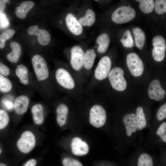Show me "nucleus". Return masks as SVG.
Instances as JSON below:
<instances>
[{
  "label": "nucleus",
  "mask_w": 166,
  "mask_h": 166,
  "mask_svg": "<svg viewBox=\"0 0 166 166\" xmlns=\"http://www.w3.org/2000/svg\"><path fill=\"white\" fill-rule=\"evenodd\" d=\"M136 46L142 50L144 45L145 36L144 31L139 27H137L132 29Z\"/></svg>",
  "instance_id": "5701e85b"
},
{
  "label": "nucleus",
  "mask_w": 166,
  "mask_h": 166,
  "mask_svg": "<svg viewBox=\"0 0 166 166\" xmlns=\"http://www.w3.org/2000/svg\"><path fill=\"white\" fill-rule=\"evenodd\" d=\"M106 117V111L101 105L95 104L90 106L89 118L92 126L97 128L102 127L105 124Z\"/></svg>",
  "instance_id": "20e7f679"
},
{
  "label": "nucleus",
  "mask_w": 166,
  "mask_h": 166,
  "mask_svg": "<svg viewBox=\"0 0 166 166\" xmlns=\"http://www.w3.org/2000/svg\"><path fill=\"white\" fill-rule=\"evenodd\" d=\"M62 164L64 166H83L79 160L71 158H64L62 161Z\"/></svg>",
  "instance_id": "473e14b6"
},
{
  "label": "nucleus",
  "mask_w": 166,
  "mask_h": 166,
  "mask_svg": "<svg viewBox=\"0 0 166 166\" xmlns=\"http://www.w3.org/2000/svg\"><path fill=\"white\" fill-rule=\"evenodd\" d=\"M36 139L34 134L29 131H26L22 133L17 142L18 149L22 153L27 154L34 148Z\"/></svg>",
  "instance_id": "0eeeda50"
},
{
  "label": "nucleus",
  "mask_w": 166,
  "mask_h": 166,
  "mask_svg": "<svg viewBox=\"0 0 166 166\" xmlns=\"http://www.w3.org/2000/svg\"><path fill=\"white\" fill-rule=\"evenodd\" d=\"M29 99L26 95H20L16 98L14 104V108L16 113L22 115L27 111L29 104Z\"/></svg>",
  "instance_id": "f3484780"
},
{
  "label": "nucleus",
  "mask_w": 166,
  "mask_h": 166,
  "mask_svg": "<svg viewBox=\"0 0 166 166\" xmlns=\"http://www.w3.org/2000/svg\"><path fill=\"white\" fill-rule=\"evenodd\" d=\"M156 134L165 142H166V123L163 122L160 126L156 132Z\"/></svg>",
  "instance_id": "72a5a7b5"
},
{
  "label": "nucleus",
  "mask_w": 166,
  "mask_h": 166,
  "mask_svg": "<svg viewBox=\"0 0 166 166\" xmlns=\"http://www.w3.org/2000/svg\"><path fill=\"white\" fill-rule=\"evenodd\" d=\"M156 13L159 14H162L166 12V0H156L154 4Z\"/></svg>",
  "instance_id": "7c9ffc66"
},
{
  "label": "nucleus",
  "mask_w": 166,
  "mask_h": 166,
  "mask_svg": "<svg viewBox=\"0 0 166 166\" xmlns=\"http://www.w3.org/2000/svg\"><path fill=\"white\" fill-rule=\"evenodd\" d=\"M31 62L38 80L41 81L48 80L49 73L45 59L42 56L36 54L33 56Z\"/></svg>",
  "instance_id": "7ed1b4c3"
},
{
  "label": "nucleus",
  "mask_w": 166,
  "mask_h": 166,
  "mask_svg": "<svg viewBox=\"0 0 166 166\" xmlns=\"http://www.w3.org/2000/svg\"><path fill=\"white\" fill-rule=\"evenodd\" d=\"M0 166H7L6 164L0 163Z\"/></svg>",
  "instance_id": "ea45409f"
},
{
  "label": "nucleus",
  "mask_w": 166,
  "mask_h": 166,
  "mask_svg": "<svg viewBox=\"0 0 166 166\" xmlns=\"http://www.w3.org/2000/svg\"><path fill=\"white\" fill-rule=\"evenodd\" d=\"M124 75V71L120 67H115L111 70L107 77L113 89L119 91L125 89L127 83Z\"/></svg>",
  "instance_id": "39448f33"
},
{
  "label": "nucleus",
  "mask_w": 166,
  "mask_h": 166,
  "mask_svg": "<svg viewBox=\"0 0 166 166\" xmlns=\"http://www.w3.org/2000/svg\"><path fill=\"white\" fill-rule=\"evenodd\" d=\"M121 42L125 47L131 48L134 46L133 39L129 30H127L124 32L123 37L121 39Z\"/></svg>",
  "instance_id": "cd10ccee"
},
{
  "label": "nucleus",
  "mask_w": 166,
  "mask_h": 166,
  "mask_svg": "<svg viewBox=\"0 0 166 166\" xmlns=\"http://www.w3.org/2000/svg\"><path fill=\"white\" fill-rule=\"evenodd\" d=\"M28 32L30 35H36L38 42L42 45H46L50 41L51 37L49 33L45 30L39 29L38 26H30L28 28Z\"/></svg>",
  "instance_id": "ddd939ff"
},
{
  "label": "nucleus",
  "mask_w": 166,
  "mask_h": 166,
  "mask_svg": "<svg viewBox=\"0 0 166 166\" xmlns=\"http://www.w3.org/2000/svg\"><path fill=\"white\" fill-rule=\"evenodd\" d=\"M96 57L93 49H90L85 52L82 69V76L84 84L87 83L90 78L91 69Z\"/></svg>",
  "instance_id": "6e6552de"
},
{
  "label": "nucleus",
  "mask_w": 166,
  "mask_h": 166,
  "mask_svg": "<svg viewBox=\"0 0 166 166\" xmlns=\"http://www.w3.org/2000/svg\"><path fill=\"white\" fill-rule=\"evenodd\" d=\"M6 8V3L4 0H0V12H2Z\"/></svg>",
  "instance_id": "58836bf2"
},
{
  "label": "nucleus",
  "mask_w": 166,
  "mask_h": 166,
  "mask_svg": "<svg viewBox=\"0 0 166 166\" xmlns=\"http://www.w3.org/2000/svg\"><path fill=\"white\" fill-rule=\"evenodd\" d=\"M10 73L9 68L0 62V74L4 77L8 76Z\"/></svg>",
  "instance_id": "c9c22d12"
},
{
  "label": "nucleus",
  "mask_w": 166,
  "mask_h": 166,
  "mask_svg": "<svg viewBox=\"0 0 166 166\" xmlns=\"http://www.w3.org/2000/svg\"><path fill=\"white\" fill-rule=\"evenodd\" d=\"M166 117V103L162 105L159 109L156 114L157 119L162 121Z\"/></svg>",
  "instance_id": "f704fd0d"
},
{
  "label": "nucleus",
  "mask_w": 166,
  "mask_h": 166,
  "mask_svg": "<svg viewBox=\"0 0 166 166\" xmlns=\"http://www.w3.org/2000/svg\"><path fill=\"white\" fill-rule=\"evenodd\" d=\"M71 146L72 153L76 156H82L88 152V144L79 137H75L72 139Z\"/></svg>",
  "instance_id": "2eb2a0df"
},
{
  "label": "nucleus",
  "mask_w": 166,
  "mask_h": 166,
  "mask_svg": "<svg viewBox=\"0 0 166 166\" xmlns=\"http://www.w3.org/2000/svg\"><path fill=\"white\" fill-rule=\"evenodd\" d=\"M71 99V98L69 96H65L57 107L56 111L57 121L60 127L65 125L67 122Z\"/></svg>",
  "instance_id": "9d476101"
},
{
  "label": "nucleus",
  "mask_w": 166,
  "mask_h": 166,
  "mask_svg": "<svg viewBox=\"0 0 166 166\" xmlns=\"http://www.w3.org/2000/svg\"><path fill=\"white\" fill-rule=\"evenodd\" d=\"M12 87L10 80L0 74V91L2 93H7L11 90Z\"/></svg>",
  "instance_id": "bb28decb"
},
{
  "label": "nucleus",
  "mask_w": 166,
  "mask_h": 166,
  "mask_svg": "<svg viewBox=\"0 0 166 166\" xmlns=\"http://www.w3.org/2000/svg\"><path fill=\"white\" fill-rule=\"evenodd\" d=\"M85 53L80 46L75 45L71 49L69 57L70 68L84 85L82 69Z\"/></svg>",
  "instance_id": "f03ea898"
},
{
  "label": "nucleus",
  "mask_w": 166,
  "mask_h": 166,
  "mask_svg": "<svg viewBox=\"0 0 166 166\" xmlns=\"http://www.w3.org/2000/svg\"><path fill=\"white\" fill-rule=\"evenodd\" d=\"M36 164V160L34 159H31L28 160L24 166H35Z\"/></svg>",
  "instance_id": "4c0bfd02"
},
{
  "label": "nucleus",
  "mask_w": 166,
  "mask_h": 166,
  "mask_svg": "<svg viewBox=\"0 0 166 166\" xmlns=\"http://www.w3.org/2000/svg\"><path fill=\"white\" fill-rule=\"evenodd\" d=\"M135 10L131 7L122 6L117 9L113 13L111 19L113 21L117 24L127 22L135 17Z\"/></svg>",
  "instance_id": "423d86ee"
},
{
  "label": "nucleus",
  "mask_w": 166,
  "mask_h": 166,
  "mask_svg": "<svg viewBox=\"0 0 166 166\" xmlns=\"http://www.w3.org/2000/svg\"><path fill=\"white\" fill-rule=\"evenodd\" d=\"M65 20L66 26L71 33L75 35H79L81 34L83 26L72 13H68Z\"/></svg>",
  "instance_id": "4468645a"
},
{
  "label": "nucleus",
  "mask_w": 166,
  "mask_h": 166,
  "mask_svg": "<svg viewBox=\"0 0 166 166\" xmlns=\"http://www.w3.org/2000/svg\"><path fill=\"white\" fill-rule=\"evenodd\" d=\"M15 74L21 83L25 85L28 84V70L25 65L22 64L18 65L15 70Z\"/></svg>",
  "instance_id": "b1692460"
},
{
  "label": "nucleus",
  "mask_w": 166,
  "mask_h": 166,
  "mask_svg": "<svg viewBox=\"0 0 166 166\" xmlns=\"http://www.w3.org/2000/svg\"><path fill=\"white\" fill-rule=\"evenodd\" d=\"M15 31L12 29H8L1 34L0 35V49L3 48L5 46L6 40L11 38L14 35Z\"/></svg>",
  "instance_id": "c756f323"
},
{
  "label": "nucleus",
  "mask_w": 166,
  "mask_h": 166,
  "mask_svg": "<svg viewBox=\"0 0 166 166\" xmlns=\"http://www.w3.org/2000/svg\"><path fill=\"white\" fill-rule=\"evenodd\" d=\"M152 44L154 48L152 54L154 59L158 62L162 61L165 57L166 49L164 38L161 35L156 36L153 39Z\"/></svg>",
  "instance_id": "9b49d317"
},
{
  "label": "nucleus",
  "mask_w": 166,
  "mask_h": 166,
  "mask_svg": "<svg viewBox=\"0 0 166 166\" xmlns=\"http://www.w3.org/2000/svg\"><path fill=\"white\" fill-rule=\"evenodd\" d=\"M153 162L152 157L148 154L143 153L139 156L138 166H153Z\"/></svg>",
  "instance_id": "c85d7f7f"
},
{
  "label": "nucleus",
  "mask_w": 166,
  "mask_h": 166,
  "mask_svg": "<svg viewBox=\"0 0 166 166\" xmlns=\"http://www.w3.org/2000/svg\"><path fill=\"white\" fill-rule=\"evenodd\" d=\"M9 117L7 112L0 109V129L6 128L9 121Z\"/></svg>",
  "instance_id": "2f4dec72"
},
{
  "label": "nucleus",
  "mask_w": 166,
  "mask_h": 166,
  "mask_svg": "<svg viewBox=\"0 0 166 166\" xmlns=\"http://www.w3.org/2000/svg\"><path fill=\"white\" fill-rule=\"evenodd\" d=\"M138 123L137 129L141 130L144 128L146 125V121L143 108L139 106L137 108L136 111Z\"/></svg>",
  "instance_id": "393cba45"
},
{
  "label": "nucleus",
  "mask_w": 166,
  "mask_h": 166,
  "mask_svg": "<svg viewBox=\"0 0 166 166\" xmlns=\"http://www.w3.org/2000/svg\"><path fill=\"white\" fill-rule=\"evenodd\" d=\"M123 121L127 135L131 136L132 132H135L137 129L138 123L136 115L132 113L125 115L123 118Z\"/></svg>",
  "instance_id": "dca6fc26"
},
{
  "label": "nucleus",
  "mask_w": 166,
  "mask_h": 166,
  "mask_svg": "<svg viewBox=\"0 0 166 166\" xmlns=\"http://www.w3.org/2000/svg\"><path fill=\"white\" fill-rule=\"evenodd\" d=\"M1 152H2V150H1V148H0V155L1 153Z\"/></svg>",
  "instance_id": "a19ab883"
},
{
  "label": "nucleus",
  "mask_w": 166,
  "mask_h": 166,
  "mask_svg": "<svg viewBox=\"0 0 166 166\" xmlns=\"http://www.w3.org/2000/svg\"><path fill=\"white\" fill-rule=\"evenodd\" d=\"M54 77L58 86L67 96L76 99L84 94V85L67 65L58 68Z\"/></svg>",
  "instance_id": "f257e3e1"
},
{
  "label": "nucleus",
  "mask_w": 166,
  "mask_h": 166,
  "mask_svg": "<svg viewBox=\"0 0 166 166\" xmlns=\"http://www.w3.org/2000/svg\"><path fill=\"white\" fill-rule=\"evenodd\" d=\"M34 2L32 1H25L15 9V13L17 16L21 19L25 18L28 13L34 7Z\"/></svg>",
  "instance_id": "a211bd4d"
},
{
  "label": "nucleus",
  "mask_w": 166,
  "mask_h": 166,
  "mask_svg": "<svg viewBox=\"0 0 166 166\" xmlns=\"http://www.w3.org/2000/svg\"><path fill=\"white\" fill-rule=\"evenodd\" d=\"M95 20V13L91 9H88L85 15L80 18L78 21L82 26H90L94 23Z\"/></svg>",
  "instance_id": "4be33fe9"
},
{
  "label": "nucleus",
  "mask_w": 166,
  "mask_h": 166,
  "mask_svg": "<svg viewBox=\"0 0 166 166\" xmlns=\"http://www.w3.org/2000/svg\"><path fill=\"white\" fill-rule=\"evenodd\" d=\"M33 120L34 123L41 125L44 121V110L43 105L40 104L34 105L31 109Z\"/></svg>",
  "instance_id": "aec40b11"
},
{
  "label": "nucleus",
  "mask_w": 166,
  "mask_h": 166,
  "mask_svg": "<svg viewBox=\"0 0 166 166\" xmlns=\"http://www.w3.org/2000/svg\"><path fill=\"white\" fill-rule=\"evenodd\" d=\"M140 2L139 8L144 13L148 14L151 12L154 7V3L152 0H137Z\"/></svg>",
  "instance_id": "a878e982"
},
{
  "label": "nucleus",
  "mask_w": 166,
  "mask_h": 166,
  "mask_svg": "<svg viewBox=\"0 0 166 166\" xmlns=\"http://www.w3.org/2000/svg\"><path fill=\"white\" fill-rule=\"evenodd\" d=\"M149 98L156 101L162 100L165 95V92L161 87L158 80H154L150 83L148 89Z\"/></svg>",
  "instance_id": "f8f14e48"
},
{
  "label": "nucleus",
  "mask_w": 166,
  "mask_h": 166,
  "mask_svg": "<svg viewBox=\"0 0 166 166\" xmlns=\"http://www.w3.org/2000/svg\"><path fill=\"white\" fill-rule=\"evenodd\" d=\"M110 38L107 33H103L99 35L96 39V42L99 45L97 49L100 53H105L108 49L110 43Z\"/></svg>",
  "instance_id": "412c9836"
},
{
  "label": "nucleus",
  "mask_w": 166,
  "mask_h": 166,
  "mask_svg": "<svg viewBox=\"0 0 166 166\" xmlns=\"http://www.w3.org/2000/svg\"><path fill=\"white\" fill-rule=\"evenodd\" d=\"M10 45L12 51L6 56L8 60L12 63L17 62L19 59L22 52V48L20 45L17 42H12Z\"/></svg>",
  "instance_id": "6ab92c4d"
},
{
  "label": "nucleus",
  "mask_w": 166,
  "mask_h": 166,
  "mask_svg": "<svg viewBox=\"0 0 166 166\" xmlns=\"http://www.w3.org/2000/svg\"><path fill=\"white\" fill-rule=\"evenodd\" d=\"M128 68L132 75L136 77L140 76L144 69L143 61L138 55L134 53H129L126 57Z\"/></svg>",
  "instance_id": "1a4fd4ad"
},
{
  "label": "nucleus",
  "mask_w": 166,
  "mask_h": 166,
  "mask_svg": "<svg viewBox=\"0 0 166 166\" xmlns=\"http://www.w3.org/2000/svg\"><path fill=\"white\" fill-rule=\"evenodd\" d=\"M3 104L7 110H11L14 107V105L12 102L9 101H3Z\"/></svg>",
  "instance_id": "e433bc0d"
}]
</instances>
